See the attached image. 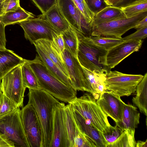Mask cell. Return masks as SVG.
Masks as SVG:
<instances>
[{
	"mask_svg": "<svg viewBox=\"0 0 147 147\" xmlns=\"http://www.w3.org/2000/svg\"><path fill=\"white\" fill-rule=\"evenodd\" d=\"M147 36V27L138 30L129 35L126 36L123 39L124 40H141L146 38Z\"/></svg>",
	"mask_w": 147,
	"mask_h": 147,
	"instance_id": "cell-38",
	"label": "cell"
},
{
	"mask_svg": "<svg viewBox=\"0 0 147 147\" xmlns=\"http://www.w3.org/2000/svg\"><path fill=\"white\" fill-rule=\"evenodd\" d=\"M34 45L40 60L51 74L63 83L72 88L70 80L62 73L40 47L36 44Z\"/></svg>",
	"mask_w": 147,
	"mask_h": 147,
	"instance_id": "cell-24",
	"label": "cell"
},
{
	"mask_svg": "<svg viewBox=\"0 0 147 147\" xmlns=\"http://www.w3.org/2000/svg\"><path fill=\"white\" fill-rule=\"evenodd\" d=\"M147 16V11L141 12L129 18L98 24L92 27L91 36H110L122 38V36L134 28L141 20Z\"/></svg>",
	"mask_w": 147,
	"mask_h": 147,
	"instance_id": "cell-8",
	"label": "cell"
},
{
	"mask_svg": "<svg viewBox=\"0 0 147 147\" xmlns=\"http://www.w3.org/2000/svg\"><path fill=\"white\" fill-rule=\"evenodd\" d=\"M123 132V131L116 125L114 127L112 126L108 131L103 134L107 142V144L115 141Z\"/></svg>",
	"mask_w": 147,
	"mask_h": 147,
	"instance_id": "cell-36",
	"label": "cell"
},
{
	"mask_svg": "<svg viewBox=\"0 0 147 147\" xmlns=\"http://www.w3.org/2000/svg\"><path fill=\"white\" fill-rule=\"evenodd\" d=\"M120 8L126 18H131L141 12L147 11V0H140Z\"/></svg>",
	"mask_w": 147,
	"mask_h": 147,
	"instance_id": "cell-31",
	"label": "cell"
},
{
	"mask_svg": "<svg viewBox=\"0 0 147 147\" xmlns=\"http://www.w3.org/2000/svg\"><path fill=\"white\" fill-rule=\"evenodd\" d=\"M62 54L72 88L76 91H85L90 93L86 74L77 58L66 49Z\"/></svg>",
	"mask_w": 147,
	"mask_h": 147,
	"instance_id": "cell-13",
	"label": "cell"
},
{
	"mask_svg": "<svg viewBox=\"0 0 147 147\" xmlns=\"http://www.w3.org/2000/svg\"><path fill=\"white\" fill-rule=\"evenodd\" d=\"M84 37L90 43L107 51L124 41L123 38H120L110 36H91Z\"/></svg>",
	"mask_w": 147,
	"mask_h": 147,
	"instance_id": "cell-25",
	"label": "cell"
},
{
	"mask_svg": "<svg viewBox=\"0 0 147 147\" xmlns=\"http://www.w3.org/2000/svg\"><path fill=\"white\" fill-rule=\"evenodd\" d=\"M5 25L2 21V16H0V49H6V40L5 33Z\"/></svg>",
	"mask_w": 147,
	"mask_h": 147,
	"instance_id": "cell-40",
	"label": "cell"
},
{
	"mask_svg": "<svg viewBox=\"0 0 147 147\" xmlns=\"http://www.w3.org/2000/svg\"><path fill=\"white\" fill-rule=\"evenodd\" d=\"M135 129L124 130L114 142L108 144L106 147H135L136 142L134 134Z\"/></svg>",
	"mask_w": 147,
	"mask_h": 147,
	"instance_id": "cell-30",
	"label": "cell"
},
{
	"mask_svg": "<svg viewBox=\"0 0 147 147\" xmlns=\"http://www.w3.org/2000/svg\"><path fill=\"white\" fill-rule=\"evenodd\" d=\"M19 24L24 30L25 38L32 44L41 39L52 41V32H57L46 20L39 16Z\"/></svg>",
	"mask_w": 147,
	"mask_h": 147,
	"instance_id": "cell-11",
	"label": "cell"
},
{
	"mask_svg": "<svg viewBox=\"0 0 147 147\" xmlns=\"http://www.w3.org/2000/svg\"><path fill=\"white\" fill-rule=\"evenodd\" d=\"M141 40H130L123 42L107 51L105 65L110 69L114 68L132 53L139 51L142 44Z\"/></svg>",
	"mask_w": 147,
	"mask_h": 147,
	"instance_id": "cell-14",
	"label": "cell"
},
{
	"mask_svg": "<svg viewBox=\"0 0 147 147\" xmlns=\"http://www.w3.org/2000/svg\"><path fill=\"white\" fill-rule=\"evenodd\" d=\"M77 33L79 40L77 59L80 64L91 71L107 75L111 70L105 65L107 51L90 43L83 36Z\"/></svg>",
	"mask_w": 147,
	"mask_h": 147,
	"instance_id": "cell-4",
	"label": "cell"
},
{
	"mask_svg": "<svg viewBox=\"0 0 147 147\" xmlns=\"http://www.w3.org/2000/svg\"><path fill=\"white\" fill-rule=\"evenodd\" d=\"M13 51L0 49V80L8 73L26 61Z\"/></svg>",
	"mask_w": 147,
	"mask_h": 147,
	"instance_id": "cell-18",
	"label": "cell"
},
{
	"mask_svg": "<svg viewBox=\"0 0 147 147\" xmlns=\"http://www.w3.org/2000/svg\"><path fill=\"white\" fill-rule=\"evenodd\" d=\"M121 0H104L106 4L109 6H113Z\"/></svg>",
	"mask_w": 147,
	"mask_h": 147,
	"instance_id": "cell-44",
	"label": "cell"
},
{
	"mask_svg": "<svg viewBox=\"0 0 147 147\" xmlns=\"http://www.w3.org/2000/svg\"><path fill=\"white\" fill-rule=\"evenodd\" d=\"M2 16L3 22L6 26L19 23L28 19L34 18V15L32 13L26 11L20 6L16 10L6 12Z\"/></svg>",
	"mask_w": 147,
	"mask_h": 147,
	"instance_id": "cell-27",
	"label": "cell"
},
{
	"mask_svg": "<svg viewBox=\"0 0 147 147\" xmlns=\"http://www.w3.org/2000/svg\"><path fill=\"white\" fill-rule=\"evenodd\" d=\"M18 107L9 98L2 94L0 98V118L13 112Z\"/></svg>",
	"mask_w": 147,
	"mask_h": 147,
	"instance_id": "cell-32",
	"label": "cell"
},
{
	"mask_svg": "<svg viewBox=\"0 0 147 147\" xmlns=\"http://www.w3.org/2000/svg\"><path fill=\"white\" fill-rule=\"evenodd\" d=\"M136 96L132 99L133 104L141 113L147 116V73L137 86Z\"/></svg>",
	"mask_w": 147,
	"mask_h": 147,
	"instance_id": "cell-23",
	"label": "cell"
},
{
	"mask_svg": "<svg viewBox=\"0 0 147 147\" xmlns=\"http://www.w3.org/2000/svg\"><path fill=\"white\" fill-rule=\"evenodd\" d=\"M61 34L65 43V49L77 58L79 40L77 32L70 26L67 30Z\"/></svg>",
	"mask_w": 147,
	"mask_h": 147,
	"instance_id": "cell-28",
	"label": "cell"
},
{
	"mask_svg": "<svg viewBox=\"0 0 147 147\" xmlns=\"http://www.w3.org/2000/svg\"><path fill=\"white\" fill-rule=\"evenodd\" d=\"M21 116L30 147H44L42 128L33 106L28 103L22 107Z\"/></svg>",
	"mask_w": 147,
	"mask_h": 147,
	"instance_id": "cell-7",
	"label": "cell"
},
{
	"mask_svg": "<svg viewBox=\"0 0 147 147\" xmlns=\"http://www.w3.org/2000/svg\"><path fill=\"white\" fill-rule=\"evenodd\" d=\"M65 104L60 102L53 108L52 138L50 147H70L64 110Z\"/></svg>",
	"mask_w": 147,
	"mask_h": 147,
	"instance_id": "cell-12",
	"label": "cell"
},
{
	"mask_svg": "<svg viewBox=\"0 0 147 147\" xmlns=\"http://www.w3.org/2000/svg\"><path fill=\"white\" fill-rule=\"evenodd\" d=\"M57 5L69 25L82 35L91 36L92 27L72 0H57Z\"/></svg>",
	"mask_w": 147,
	"mask_h": 147,
	"instance_id": "cell-10",
	"label": "cell"
},
{
	"mask_svg": "<svg viewBox=\"0 0 147 147\" xmlns=\"http://www.w3.org/2000/svg\"><path fill=\"white\" fill-rule=\"evenodd\" d=\"M139 0H121L113 6L120 8L128 5Z\"/></svg>",
	"mask_w": 147,
	"mask_h": 147,
	"instance_id": "cell-42",
	"label": "cell"
},
{
	"mask_svg": "<svg viewBox=\"0 0 147 147\" xmlns=\"http://www.w3.org/2000/svg\"><path fill=\"white\" fill-rule=\"evenodd\" d=\"M147 16L140 20L135 26L134 28L136 30L147 27Z\"/></svg>",
	"mask_w": 147,
	"mask_h": 147,
	"instance_id": "cell-43",
	"label": "cell"
},
{
	"mask_svg": "<svg viewBox=\"0 0 147 147\" xmlns=\"http://www.w3.org/2000/svg\"><path fill=\"white\" fill-rule=\"evenodd\" d=\"M83 67L87 77L90 93L96 100L100 94L107 90L105 83L107 75L92 71Z\"/></svg>",
	"mask_w": 147,
	"mask_h": 147,
	"instance_id": "cell-21",
	"label": "cell"
},
{
	"mask_svg": "<svg viewBox=\"0 0 147 147\" xmlns=\"http://www.w3.org/2000/svg\"><path fill=\"white\" fill-rule=\"evenodd\" d=\"M72 0L87 22L91 24L95 15L90 10L85 0Z\"/></svg>",
	"mask_w": 147,
	"mask_h": 147,
	"instance_id": "cell-33",
	"label": "cell"
},
{
	"mask_svg": "<svg viewBox=\"0 0 147 147\" xmlns=\"http://www.w3.org/2000/svg\"><path fill=\"white\" fill-rule=\"evenodd\" d=\"M96 102L106 115L115 123L121 120L126 104L120 96L107 90L100 94Z\"/></svg>",
	"mask_w": 147,
	"mask_h": 147,
	"instance_id": "cell-15",
	"label": "cell"
},
{
	"mask_svg": "<svg viewBox=\"0 0 147 147\" xmlns=\"http://www.w3.org/2000/svg\"><path fill=\"white\" fill-rule=\"evenodd\" d=\"M90 10L94 15L108 6L104 0H84Z\"/></svg>",
	"mask_w": 147,
	"mask_h": 147,
	"instance_id": "cell-35",
	"label": "cell"
},
{
	"mask_svg": "<svg viewBox=\"0 0 147 147\" xmlns=\"http://www.w3.org/2000/svg\"><path fill=\"white\" fill-rule=\"evenodd\" d=\"M140 113L137 108L130 104H126L124 107L121 120L115 123V125L122 131L135 129L139 123Z\"/></svg>",
	"mask_w": 147,
	"mask_h": 147,
	"instance_id": "cell-19",
	"label": "cell"
},
{
	"mask_svg": "<svg viewBox=\"0 0 147 147\" xmlns=\"http://www.w3.org/2000/svg\"><path fill=\"white\" fill-rule=\"evenodd\" d=\"M21 65L9 71L1 81L2 93L20 108L24 107V95L26 88L22 80Z\"/></svg>",
	"mask_w": 147,
	"mask_h": 147,
	"instance_id": "cell-9",
	"label": "cell"
},
{
	"mask_svg": "<svg viewBox=\"0 0 147 147\" xmlns=\"http://www.w3.org/2000/svg\"><path fill=\"white\" fill-rule=\"evenodd\" d=\"M71 109L76 123L80 131L94 144L96 147H106L107 142L103 134L96 129L78 112Z\"/></svg>",
	"mask_w": 147,
	"mask_h": 147,
	"instance_id": "cell-16",
	"label": "cell"
},
{
	"mask_svg": "<svg viewBox=\"0 0 147 147\" xmlns=\"http://www.w3.org/2000/svg\"><path fill=\"white\" fill-rule=\"evenodd\" d=\"M20 0H2L4 13L16 10L20 6Z\"/></svg>",
	"mask_w": 147,
	"mask_h": 147,
	"instance_id": "cell-39",
	"label": "cell"
},
{
	"mask_svg": "<svg viewBox=\"0 0 147 147\" xmlns=\"http://www.w3.org/2000/svg\"><path fill=\"white\" fill-rule=\"evenodd\" d=\"M15 147L14 144L3 134L0 133V147Z\"/></svg>",
	"mask_w": 147,
	"mask_h": 147,
	"instance_id": "cell-41",
	"label": "cell"
},
{
	"mask_svg": "<svg viewBox=\"0 0 147 147\" xmlns=\"http://www.w3.org/2000/svg\"><path fill=\"white\" fill-rule=\"evenodd\" d=\"M71 108L78 112L97 130L103 134L109 130L112 126L108 116L90 93H86L80 97L76 96L68 103Z\"/></svg>",
	"mask_w": 147,
	"mask_h": 147,
	"instance_id": "cell-3",
	"label": "cell"
},
{
	"mask_svg": "<svg viewBox=\"0 0 147 147\" xmlns=\"http://www.w3.org/2000/svg\"><path fill=\"white\" fill-rule=\"evenodd\" d=\"M34 44L40 47L62 73L70 79L62 53L55 46L52 41L41 39L35 42Z\"/></svg>",
	"mask_w": 147,
	"mask_h": 147,
	"instance_id": "cell-17",
	"label": "cell"
},
{
	"mask_svg": "<svg viewBox=\"0 0 147 147\" xmlns=\"http://www.w3.org/2000/svg\"><path fill=\"white\" fill-rule=\"evenodd\" d=\"M38 16L46 20L59 33L67 30L70 26L61 14L56 4L45 14Z\"/></svg>",
	"mask_w": 147,
	"mask_h": 147,
	"instance_id": "cell-22",
	"label": "cell"
},
{
	"mask_svg": "<svg viewBox=\"0 0 147 147\" xmlns=\"http://www.w3.org/2000/svg\"><path fill=\"white\" fill-rule=\"evenodd\" d=\"M125 18V14L120 8L108 6L94 15L90 24L92 28L95 25Z\"/></svg>",
	"mask_w": 147,
	"mask_h": 147,
	"instance_id": "cell-20",
	"label": "cell"
},
{
	"mask_svg": "<svg viewBox=\"0 0 147 147\" xmlns=\"http://www.w3.org/2000/svg\"><path fill=\"white\" fill-rule=\"evenodd\" d=\"M53 43L62 53L65 49V43L62 34L56 31L52 32Z\"/></svg>",
	"mask_w": 147,
	"mask_h": 147,
	"instance_id": "cell-37",
	"label": "cell"
},
{
	"mask_svg": "<svg viewBox=\"0 0 147 147\" xmlns=\"http://www.w3.org/2000/svg\"><path fill=\"white\" fill-rule=\"evenodd\" d=\"M1 80H0V98L1 97V95L2 94V93L1 89Z\"/></svg>",
	"mask_w": 147,
	"mask_h": 147,
	"instance_id": "cell-47",
	"label": "cell"
},
{
	"mask_svg": "<svg viewBox=\"0 0 147 147\" xmlns=\"http://www.w3.org/2000/svg\"><path fill=\"white\" fill-rule=\"evenodd\" d=\"M66 127L70 147H74V140L80 131L75 120L71 108L69 104L64 107Z\"/></svg>",
	"mask_w": 147,
	"mask_h": 147,
	"instance_id": "cell-26",
	"label": "cell"
},
{
	"mask_svg": "<svg viewBox=\"0 0 147 147\" xmlns=\"http://www.w3.org/2000/svg\"><path fill=\"white\" fill-rule=\"evenodd\" d=\"M136 147H147V140L143 142L139 140L136 142Z\"/></svg>",
	"mask_w": 147,
	"mask_h": 147,
	"instance_id": "cell-45",
	"label": "cell"
},
{
	"mask_svg": "<svg viewBox=\"0 0 147 147\" xmlns=\"http://www.w3.org/2000/svg\"><path fill=\"white\" fill-rule=\"evenodd\" d=\"M0 133L5 135L15 147H30L22 122L20 107L0 118Z\"/></svg>",
	"mask_w": 147,
	"mask_h": 147,
	"instance_id": "cell-5",
	"label": "cell"
},
{
	"mask_svg": "<svg viewBox=\"0 0 147 147\" xmlns=\"http://www.w3.org/2000/svg\"><path fill=\"white\" fill-rule=\"evenodd\" d=\"M26 61L36 76L40 89L66 103L70 102L76 96L77 91L52 74L38 56L36 55L33 60Z\"/></svg>",
	"mask_w": 147,
	"mask_h": 147,
	"instance_id": "cell-1",
	"label": "cell"
},
{
	"mask_svg": "<svg viewBox=\"0 0 147 147\" xmlns=\"http://www.w3.org/2000/svg\"><path fill=\"white\" fill-rule=\"evenodd\" d=\"M4 13L2 0H0V16H2Z\"/></svg>",
	"mask_w": 147,
	"mask_h": 147,
	"instance_id": "cell-46",
	"label": "cell"
},
{
	"mask_svg": "<svg viewBox=\"0 0 147 147\" xmlns=\"http://www.w3.org/2000/svg\"><path fill=\"white\" fill-rule=\"evenodd\" d=\"M144 76L125 74L116 71H109L105 82L107 90L120 97L128 96L134 93L137 86Z\"/></svg>",
	"mask_w": 147,
	"mask_h": 147,
	"instance_id": "cell-6",
	"label": "cell"
},
{
	"mask_svg": "<svg viewBox=\"0 0 147 147\" xmlns=\"http://www.w3.org/2000/svg\"><path fill=\"white\" fill-rule=\"evenodd\" d=\"M44 14L57 4V0H31Z\"/></svg>",
	"mask_w": 147,
	"mask_h": 147,
	"instance_id": "cell-34",
	"label": "cell"
},
{
	"mask_svg": "<svg viewBox=\"0 0 147 147\" xmlns=\"http://www.w3.org/2000/svg\"><path fill=\"white\" fill-rule=\"evenodd\" d=\"M29 90L28 103L34 107L42 125L44 147H50L52 138L53 108L60 102L43 90Z\"/></svg>",
	"mask_w": 147,
	"mask_h": 147,
	"instance_id": "cell-2",
	"label": "cell"
},
{
	"mask_svg": "<svg viewBox=\"0 0 147 147\" xmlns=\"http://www.w3.org/2000/svg\"><path fill=\"white\" fill-rule=\"evenodd\" d=\"M22 80L25 87L28 89H40L37 78L33 71L27 62L21 65Z\"/></svg>",
	"mask_w": 147,
	"mask_h": 147,
	"instance_id": "cell-29",
	"label": "cell"
}]
</instances>
